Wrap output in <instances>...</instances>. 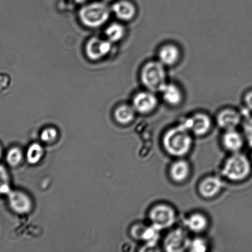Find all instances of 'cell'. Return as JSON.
Wrapping results in <instances>:
<instances>
[{
  "mask_svg": "<svg viewBox=\"0 0 252 252\" xmlns=\"http://www.w3.org/2000/svg\"><path fill=\"white\" fill-rule=\"evenodd\" d=\"M184 223L190 231L195 233H199L206 230L208 227L209 222L204 215L194 213L186 220Z\"/></svg>",
  "mask_w": 252,
  "mask_h": 252,
  "instance_id": "cell-20",
  "label": "cell"
},
{
  "mask_svg": "<svg viewBox=\"0 0 252 252\" xmlns=\"http://www.w3.org/2000/svg\"><path fill=\"white\" fill-rule=\"evenodd\" d=\"M9 206L12 211L19 214H28L32 209V199L21 191H11L7 194Z\"/></svg>",
  "mask_w": 252,
  "mask_h": 252,
  "instance_id": "cell-12",
  "label": "cell"
},
{
  "mask_svg": "<svg viewBox=\"0 0 252 252\" xmlns=\"http://www.w3.org/2000/svg\"><path fill=\"white\" fill-rule=\"evenodd\" d=\"M44 156L43 148L38 143H32L27 149L26 159L31 164H36L40 161Z\"/></svg>",
  "mask_w": 252,
  "mask_h": 252,
  "instance_id": "cell-22",
  "label": "cell"
},
{
  "mask_svg": "<svg viewBox=\"0 0 252 252\" xmlns=\"http://www.w3.org/2000/svg\"><path fill=\"white\" fill-rule=\"evenodd\" d=\"M251 171V164L248 158L238 152L226 160L222 172L228 180L239 182L246 179Z\"/></svg>",
  "mask_w": 252,
  "mask_h": 252,
  "instance_id": "cell-3",
  "label": "cell"
},
{
  "mask_svg": "<svg viewBox=\"0 0 252 252\" xmlns=\"http://www.w3.org/2000/svg\"><path fill=\"white\" fill-rule=\"evenodd\" d=\"M159 105L157 93L147 90L140 91L133 96L132 105L136 112L141 115H149Z\"/></svg>",
  "mask_w": 252,
  "mask_h": 252,
  "instance_id": "cell-6",
  "label": "cell"
},
{
  "mask_svg": "<svg viewBox=\"0 0 252 252\" xmlns=\"http://www.w3.org/2000/svg\"><path fill=\"white\" fill-rule=\"evenodd\" d=\"M163 145L169 155L182 157L191 150L192 139L190 132L181 124L170 128L163 138Z\"/></svg>",
  "mask_w": 252,
  "mask_h": 252,
  "instance_id": "cell-1",
  "label": "cell"
},
{
  "mask_svg": "<svg viewBox=\"0 0 252 252\" xmlns=\"http://www.w3.org/2000/svg\"><path fill=\"white\" fill-rule=\"evenodd\" d=\"M181 58V49L173 43L163 44L157 51V60L167 68L177 65Z\"/></svg>",
  "mask_w": 252,
  "mask_h": 252,
  "instance_id": "cell-10",
  "label": "cell"
},
{
  "mask_svg": "<svg viewBox=\"0 0 252 252\" xmlns=\"http://www.w3.org/2000/svg\"><path fill=\"white\" fill-rule=\"evenodd\" d=\"M244 133L247 141L252 147V117L247 118L244 123Z\"/></svg>",
  "mask_w": 252,
  "mask_h": 252,
  "instance_id": "cell-27",
  "label": "cell"
},
{
  "mask_svg": "<svg viewBox=\"0 0 252 252\" xmlns=\"http://www.w3.org/2000/svg\"><path fill=\"white\" fill-rule=\"evenodd\" d=\"M110 10L103 2H93L81 9L79 17L85 26L96 28L103 26L110 17Z\"/></svg>",
  "mask_w": 252,
  "mask_h": 252,
  "instance_id": "cell-4",
  "label": "cell"
},
{
  "mask_svg": "<svg viewBox=\"0 0 252 252\" xmlns=\"http://www.w3.org/2000/svg\"><path fill=\"white\" fill-rule=\"evenodd\" d=\"M159 229L152 225L146 227L138 224L133 227L132 233L135 238L142 239L148 245L154 246L159 238Z\"/></svg>",
  "mask_w": 252,
  "mask_h": 252,
  "instance_id": "cell-16",
  "label": "cell"
},
{
  "mask_svg": "<svg viewBox=\"0 0 252 252\" xmlns=\"http://www.w3.org/2000/svg\"><path fill=\"white\" fill-rule=\"evenodd\" d=\"M242 120L241 115L233 108H226L221 110L217 115L218 126L226 130L236 129Z\"/></svg>",
  "mask_w": 252,
  "mask_h": 252,
  "instance_id": "cell-13",
  "label": "cell"
},
{
  "mask_svg": "<svg viewBox=\"0 0 252 252\" xmlns=\"http://www.w3.org/2000/svg\"><path fill=\"white\" fill-rule=\"evenodd\" d=\"M162 100L170 107H178L184 99L183 91L177 84L168 82L160 91Z\"/></svg>",
  "mask_w": 252,
  "mask_h": 252,
  "instance_id": "cell-11",
  "label": "cell"
},
{
  "mask_svg": "<svg viewBox=\"0 0 252 252\" xmlns=\"http://www.w3.org/2000/svg\"><path fill=\"white\" fill-rule=\"evenodd\" d=\"M189 251L193 252H204L207 250L206 241L201 238H197L190 241Z\"/></svg>",
  "mask_w": 252,
  "mask_h": 252,
  "instance_id": "cell-26",
  "label": "cell"
},
{
  "mask_svg": "<svg viewBox=\"0 0 252 252\" xmlns=\"http://www.w3.org/2000/svg\"><path fill=\"white\" fill-rule=\"evenodd\" d=\"M112 11L121 21L128 22L135 18L137 14V8L129 0H120L113 4Z\"/></svg>",
  "mask_w": 252,
  "mask_h": 252,
  "instance_id": "cell-14",
  "label": "cell"
},
{
  "mask_svg": "<svg viewBox=\"0 0 252 252\" xmlns=\"http://www.w3.org/2000/svg\"><path fill=\"white\" fill-rule=\"evenodd\" d=\"M112 49V43L108 39L93 37L89 39L85 46V52L88 58L92 61H100L105 58Z\"/></svg>",
  "mask_w": 252,
  "mask_h": 252,
  "instance_id": "cell-8",
  "label": "cell"
},
{
  "mask_svg": "<svg viewBox=\"0 0 252 252\" xmlns=\"http://www.w3.org/2000/svg\"><path fill=\"white\" fill-rule=\"evenodd\" d=\"M23 158V153L19 148H12L7 153L6 160L7 163L12 167L17 166L21 162Z\"/></svg>",
  "mask_w": 252,
  "mask_h": 252,
  "instance_id": "cell-23",
  "label": "cell"
},
{
  "mask_svg": "<svg viewBox=\"0 0 252 252\" xmlns=\"http://www.w3.org/2000/svg\"><path fill=\"white\" fill-rule=\"evenodd\" d=\"M1 148H0V157H1Z\"/></svg>",
  "mask_w": 252,
  "mask_h": 252,
  "instance_id": "cell-30",
  "label": "cell"
},
{
  "mask_svg": "<svg viewBox=\"0 0 252 252\" xmlns=\"http://www.w3.org/2000/svg\"></svg>",
  "mask_w": 252,
  "mask_h": 252,
  "instance_id": "cell-31",
  "label": "cell"
},
{
  "mask_svg": "<svg viewBox=\"0 0 252 252\" xmlns=\"http://www.w3.org/2000/svg\"><path fill=\"white\" fill-rule=\"evenodd\" d=\"M9 175L4 167L0 165V194H8L11 191L9 187Z\"/></svg>",
  "mask_w": 252,
  "mask_h": 252,
  "instance_id": "cell-24",
  "label": "cell"
},
{
  "mask_svg": "<svg viewBox=\"0 0 252 252\" xmlns=\"http://www.w3.org/2000/svg\"><path fill=\"white\" fill-rule=\"evenodd\" d=\"M223 182L217 177H209L202 180L199 185V191L205 198H212L221 191Z\"/></svg>",
  "mask_w": 252,
  "mask_h": 252,
  "instance_id": "cell-15",
  "label": "cell"
},
{
  "mask_svg": "<svg viewBox=\"0 0 252 252\" xmlns=\"http://www.w3.org/2000/svg\"><path fill=\"white\" fill-rule=\"evenodd\" d=\"M222 141L226 149L234 153L239 152L244 145L243 136L236 129L226 130Z\"/></svg>",
  "mask_w": 252,
  "mask_h": 252,
  "instance_id": "cell-17",
  "label": "cell"
},
{
  "mask_svg": "<svg viewBox=\"0 0 252 252\" xmlns=\"http://www.w3.org/2000/svg\"><path fill=\"white\" fill-rule=\"evenodd\" d=\"M137 113L132 105L123 104L116 108L113 117L119 124L127 125L134 120Z\"/></svg>",
  "mask_w": 252,
  "mask_h": 252,
  "instance_id": "cell-18",
  "label": "cell"
},
{
  "mask_svg": "<svg viewBox=\"0 0 252 252\" xmlns=\"http://www.w3.org/2000/svg\"><path fill=\"white\" fill-rule=\"evenodd\" d=\"M58 137V132L56 128L48 127L42 131L40 135L41 140L43 142L50 143L54 142Z\"/></svg>",
  "mask_w": 252,
  "mask_h": 252,
  "instance_id": "cell-25",
  "label": "cell"
},
{
  "mask_svg": "<svg viewBox=\"0 0 252 252\" xmlns=\"http://www.w3.org/2000/svg\"><path fill=\"white\" fill-rule=\"evenodd\" d=\"M140 78L145 90L157 94L169 82L167 67L157 59L147 61L143 65Z\"/></svg>",
  "mask_w": 252,
  "mask_h": 252,
  "instance_id": "cell-2",
  "label": "cell"
},
{
  "mask_svg": "<svg viewBox=\"0 0 252 252\" xmlns=\"http://www.w3.org/2000/svg\"><path fill=\"white\" fill-rule=\"evenodd\" d=\"M190 241L186 232L181 229H176L166 236L164 246L167 252H183L189 248Z\"/></svg>",
  "mask_w": 252,
  "mask_h": 252,
  "instance_id": "cell-9",
  "label": "cell"
},
{
  "mask_svg": "<svg viewBox=\"0 0 252 252\" xmlns=\"http://www.w3.org/2000/svg\"><path fill=\"white\" fill-rule=\"evenodd\" d=\"M86 0H75V1L77 2H83L84 1H85Z\"/></svg>",
  "mask_w": 252,
  "mask_h": 252,
  "instance_id": "cell-29",
  "label": "cell"
},
{
  "mask_svg": "<svg viewBox=\"0 0 252 252\" xmlns=\"http://www.w3.org/2000/svg\"><path fill=\"white\" fill-rule=\"evenodd\" d=\"M190 132L194 135H206L212 127V120L208 115L204 113H196L187 118L181 123Z\"/></svg>",
  "mask_w": 252,
  "mask_h": 252,
  "instance_id": "cell-7",
  "label": "cell"
},
{
  "mask_svg": "<svg viewBox=\"0 0 252 252\" xmlns=\"http://www.w3.org/2000/svg\"><path fill=\"white\" fill-rule=\"evenodd\" d=\"M149 219L152 225L161 230L174 225L176 214L172 207L167 204H159L150 210Z\"/></svg>",
  "mask_w": 252,
  "mask_h": 252,
  "instance_id": "cell-5",
  "label": "cell"
},
{
  "mask_svg": "<svg viewBox=\"0 0 252 252\" xmlns=\"http://www.w3.org/2000/svg\"><path fill=\"white\" fill-rule=\"evenodd\" d=\"M170 173V176L175 182H184L188 178L190 174L189 165L185 160H177L172 165Z\"/></svg>",
  "mask_w": 252,
  "mask_h": 252,
  "instance_id": "cell-19",
  "label": "cell"
},
{
  "mask_svg": "<svg viewBox=\"0 0 252 252\" xmlns=\"http://www.w3.org/2000/svg\"><path fill=\"white\" fill-rule=\"evenodd\" d=\"M125 29L123 25L119 23H113L106 30V35L111 43L122 40L125 34Z\"/></svg>",
  "mask_w": 252,
  "mask_h": 252,
  "instance_id": "cell-21",
  "label": "cell"
},
{
  "mask_svg": "<svg viewBox=\"0 0 252 252\" xmlns=\"http://www.w3.org/2000/svg\"><path fill=\"white\" fill-rule=\"evenodd\" d=\"M244 103L247 108L252 110V91H249L246 94L244 97Z\"/></svg>",
  "mask_w": 252,
  "mask_h": 252,
  "instance_id": "cell-28",
  "label": "cell"
}]
</instances>
